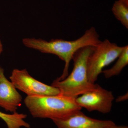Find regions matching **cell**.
I'll use <instances>...</instances> for the list:
<instances>
[{
	"label": "cell",
	"instance_id": "obj_1",
	"mask_svg": "<svg viewBox=\"0 0 128 128\" xmlns=\"http://www.w3.org/2000/svg\"><path fill=\"white\" fill-rule=\"evenodd\" d=\"M24 46L44 54L57 56L64 60L65 66L62 75L56 79L62 80L68 75V69L75 53L81 48L87 46H95L101 42L99 35L93 27L86 30L84 34L74 41L63 39H51L48 41L42 39L26 38L22 40Z\"/></svg>",
	"mask_w": 128,
	"mask_h": 128
},
{
	"label": "cell",
	"instance_id": "obj_2",
	"mask_svg": "<svg viewBox=\"0 0 128 128\" xmlns=\"http://www.w3.org/2000/svg\"><path fill=\"white\" fill-rule=\"evenodd\" d=\"M24 102L32 116L38 118H64L82 108L76 103V98L60 94L27 96Z\"/></svg>",
	"mask_w": 128,
	"mask_h": 128
},
{
	"label": "cell",
	"instance_id": "obj_3",
	"mask_svg": "<svg viewBox=\"0 0 128 128\" xmlns=\"http://www.w3.org/2000/svg\"><path fill=\"white\" fill-rule=\"evenodd\" d=\"M92 48L86 46L77 50L72 58L74 67L71 73L64 80L53 82L51 86L59 90L60 94L76 98L96 87V84L89 82L88 76L87 60Z\"/></svg>",
	"mask_w": 128,
	"mask_h": 128
},
{
	"label": "cell",
	"instance_id": "obj_4",
	"mask_svg": "<svg viewBox=\"0 0 128 128\" xmlns=\"http://www.w3.org/2000/svg\"><path fill=\"white\" fill-rule=\"evenodd\" d=\"M124 48V46H118L108 39L92 46L87 60L88 76L89 82L95 84L103 68L118 58Z\"/></svg>",
	"mask_w": 128,
	"mask_h": 128
},
{
	"label": "cell",
	"instance_id": "obj_5",
	"mask_svg": "<svg viewBox=\"0 0 128 128\" xmlns=\"http://www.w3.org/2000/svg\"><path fill=\"white\" fill-rule=\"evenodd\" d=\"M9 78L16 89L24 92L27 96H56L60 93L58 88L36 80L25 69H14Z\"/></svg>",
	"mask_w": 128,
	"mask_h": 128
},
{
	"label": "cell",
	"instance_id": "obj_6",
	"mask_svg": "<svg viewBox=\"0 0 128 128\" xmlns=\"http://www.w3.org/2000/svg\"><path fill=\"white\" fill-rule=\"evenodd\" d=\"M114 99L112 92L96 84L94 89L76 98V101L81 108L88 112L96 111L106 114L111 111Z\"/></svg>",
	"mask_w": 128,
	"mask_h": 128
},
{
	"label": "cell",
	"instance_id": "obj_7",
	"mask_svg": "<svg viewBox=\"0 0 128 128\" xmlns=\"http://www.w3.org/2000/svg\"><path fill=\"white\" fill-rule=\"evenodd\" d=\"M52 120L58 128H104L116 124L111 120L92 118L81 110L74 112L64 118Z\"/></svg>",
	"mask_w": 128,
	"mask_h": 128
},
{
	"label": "cell",
	"instance_id": "obj_8",
	"mask_svg": "<svg viewBox=\"0 0 128 128\" xmlns=\"http://www.w3.org/2000/svg\"><path fill=\"white\" fill-rule=\"evenodd\" d=\"M22 102V96L6 77L4 69L0 66V107L6 112H16Z\"/></svg>",
	"mask_w": 128,
	"mask_h": 128
},
{
	"label": "cell",
	"instance_id": "obj_9",
	"mask_svg": "<svg viewBox=\"0 0 128 128\" xmlns=\"http://www.w3.org/2000/svg\"><path fill=\"white\" fill-rule=\"evenodd\" d=\"M27 116V114H24L16 112L12 114H6L0 111V118L4 121L8 128H30V124L24 120Z\"/></svg>",
	"mask_w": 128,
	"mask_h": 128
},
{
	"label": "cell",
	"instance_id": "obj_10",
	"mask_svg": "<svg viewBox=\"0 0 128 128\" xmlns=\"http://www.w3.org/2000/svg\"><path fill=\"white\" fill-rule=\"evenodd\" d=\"M118 59L114 66L111 68L102 70L106 78H109L114 76L118 75L122 70L128 64V46H124V48L120 55L118 57Z\"/></svg>",
	"mask_w": 128,
	"mask_h": 128
},
{
	"label": "cell",
	"instance_id": "obj_11",
	"mask_svg": "<svg viewBox=\"0 0 128 128\" xmlns=\"http://www.w3.org/2000/svg\"><path fill=\"white\" fill-rule=\"evenodd\" d=\"M112 12L117 20L128 29V0L116 1L113 6Z\"/></svg>",
	"mask_w": 128,
	"mask_h": 128
},
{
	"label": "cell",
	"instance_id": "obj_12",
	"mask_svg": "<svg viewBox=\"0 0 128 128\" xmlns=\"http://www.w3.org/2000/svg\"><path fill=\"white\" fill-rule=\"evenodd\" d=\"M128 93H127V94L123 95V96H121L118 97L116 100V102H118L126 100H127V99H128Z\"/></svg>",
	"mask_w": 128,
	"mask_h": 128
},
{
	"label": "cell",
	"instance_id": "obj_13",
	"mask_svg": "<svg viewBox=\"0 0 128 128\" xmlns=\"http://www.w3.org/2000/svg\"><path fill=\"white\" fill-rule=\"evenodd\" d=\"M104 128H128V127L126 126H118L115 124L113 126H109V127Z\"/></svg>",
	"mask_w": 128,
	"mask_h": 128
},
{
	"label": "cell",
	"instance_id": "obj_14",
	"mask_svg": "<svg viewBox=\"0 0 128 128\" xmlns=\"http://www.w3.org/2000/svg\"><path fill=\"white\" fill-rule=\"evenodd\" d=\"M3 47L2 45V42L0 39V55L1 54L2 51H3Z\"/></svg>",
	"mask_w": 128,
	"mask_h": 128
}]
</instances>
